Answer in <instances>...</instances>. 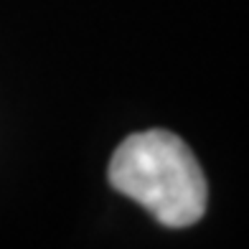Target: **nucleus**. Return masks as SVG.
I'll use <instances>...</instances> for the list:
<instances>
[{
    "mask_svg": "<svg viewBox=\"0 0 249 249\" xmlns=\"http://www.w3.org/2000/svg\"><path fill=\"white\" fill-rule=\"evenodd\" d=\"M109 183L171 229L196 224L206 211V178L194 150L165 130L122 140L109 163Z\"/></svg>",
    "mask_w": 249,
    "mask_h": 249,
    "instance_id": "1",
    "label": "nucleus"
}]
</instances>
